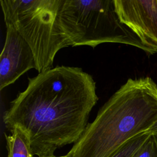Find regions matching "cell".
<instances>
[{"label":"cell","mask_w":157,"mask_h":157,"mask_svg":"<svg viewBox=\"0 0 157 157\" xmlns=\"http://www.w3.org/2000/svg\"><path fill=\"white\" fill-rule=\"evenodd\" d=\"M120 21L131 29L149 51L157 53V0H114Z\"/></svg>","instance_id":"obj_5"},{"label":"cell","mask_w":157,"mask_h":157,"mask_svg":"<svg viewBox=\"0 0 157 157\" xmlns=\"http://www.w3.org/2000/svg\"><path fill=\"white\" fill-rule=\"evenodd\" d=\"M98 99L90 74L80 67L58 66L28 78L4 122L9 131L18 127L26 134L33 155L52 157L57 148L78 140Z\"/></svg>","instance_id":"obj_1"},{"label":"cell","mask_w":157,"mask_h":157,"mask_svg":"<svg viewBox=\"0 0 157 157\" xmlns=\"http://www.w3.org/2000/svg\"><path fill=\"white\" fill-rule=\"evenodd\" d=\"M6 37L0 56V90L13 83L31 69H36L33 52L25 39L10 25H7Z\"/></svg>","instance_id":"obj_6"},{"label":"cell","mask_w":157,"mask_h":157,"mask_svg":"<svg viewBox=\"0 0 157 157\" xmlns=\"http://www.w3.org/2000/svg\"><path fill=\"white\" fill-rule=\"evenodd\" d=\"M52 157H68V156H67V155H66L64 156H52Z\"/></svg>","instance_id":"obj_11"},{"label":"cell","mask_w":157,"mask_h":157,"mask_svg":"<svg viewBox=\"0 0 157 157\" xmlns=\"http://www.w3.org/2000/svg\"><path fill=\"white\" fill-rule=\"evenodd\" d=\"M10 132V135L5 134L7 157H33L31 144L26 134L18 127Z\"/></svg>","instance_id":"obj_7"},{"label":"cell","mask_w":157,"mask_h":157,"mask_svg":"<svg viewBox=\"0 0 157 157\" xmlns=\"http://www.w3.org/2000/svg\"><path fill=\"white\" fill-rule=\"evenodd\" d=\"M59 18L71 46L94 48L103 43H119L150 55L140 39L120 21L114 0H63Z\"/></svg>","instance_id":"obj_4"},{"label":"cell","mask_w":157,"mask_h":157,"mask_svg":"<svg viewBox=\"0 0 157 157\" xmlns=\"http://www.w3.org/2000/svg\"><path fill=\"white\" fill-rule=\"evenodd\" d=\"M63 0H1L6 25L18 31L30 46L39 73L53 68L56 54L71 46L61 26Z\"/></svg>","instance_id":"obj_3"},{"label":"cell","mask_w":157,"mask_h":157,"mask_svg":"<svg viewBox=\"0 0 157 157\" xmlns=\"http://www.w3.org/2000/svg\"><path fill=\"white\" fill-rule=\"evenodd\" d=\"M157 124V84L150 77L129 78L99 109L68 157H109L133 137Z\"/></svg>","instance_id":"obj_2"},{"label":"cell","mask_w":157,"mask_h":157,"mask_svg":"<svg viewBox=\"0 0 157 157\" xmlns=\"http://www.w3.org/2000/svg\"><path fill=\"white\" fill-rule=\"evenodd\" d=\"M152 136H153V140H154V141L155 142V144L156 145V147H157V132L153 133L152 134Z\"/></svg>","instance_id":"obj_10"},{"label":"cell","mask_w":157,"mask_h":157,"mask_svg":"<svg viewBox=\"0 0 157 157\" xmlns=\"http://www.w3.org/2000/svg\"><path fill=\"white\" fill-rule=\"evenodd\" d=\"M152 134L150 131L140 133L130 139L109 157H132Z\"/></svg>","instance_id":"obj_8"},{"label":"cell","mask_w":157,"mask_h":157,"mask_svg":"<svg viewBox=\"0 0 157 157\" xmlns=\"http://www.w3.org/2000/svg\"><path fill=\"white\" fill-rule=\"evenodd\" d=\"M132 157H157V147L152 134Z\"/></svg>","instance_id":"obj_9"}]
</instances>
